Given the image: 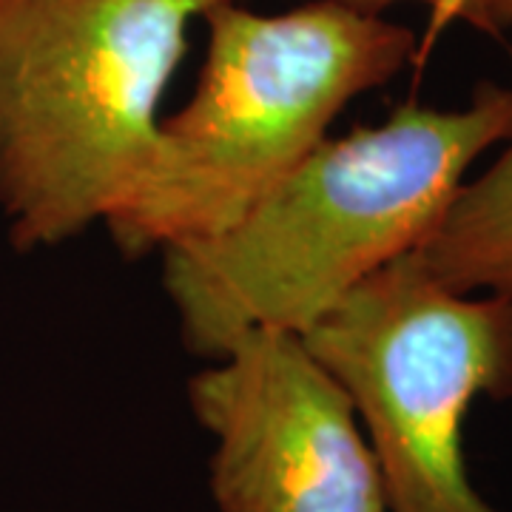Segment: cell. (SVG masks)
<instances>
[{"label":"cell","mask_w":512,"mask_h":512,"mask_svg":"<svg viewBox=\"0 0 512 512\" xmlns=\"http://www.w3.org/2000/svg\"><path fill=\"white\" fill-rule=\"evenodd\" d=\"M512 137V86L467 106L407 100L379 126L328 137L217 237L163 251L183 342L217 359L239 336H305L356 285L413 254L467 171Z\"/></svg>","instance_id":"cell-1"},{"label":"cell","mask_w":512,"mask_h":512,"mask_svg":"<svg viewBox=\"0 0 512 512\" xmlns=\"http://www.w3.org/2000/svg\"><path fill=\"white\" fill-rule=\"evenodd\" d=\"M200 23L208 40L194 94L160 117L137 180L106 217L126 256L237 225L328 140L356 97L419 60L413 29L339 0L276 15L217 0Z\"/></svg>","instance_id":"cell-2"},{"label":"cell","mask_w":512,"mask_h":512,"mask_svg":"<svg viewBox=\"0 0 512 512\" xmlns=\"http://www.w3.org/2000/svg\"><path fill=\"white\" fill-rule=\"evenodd\" d=\"M217 0H0V217L29 254L106 222Z\"/></svg>","instance_id":"cell-3"},{"label":"cell","mask_w":512,"mask_h":512,"mask_svg":"<svg viewBox=\"0 0 512 512\" xmlns=\"http://www.w3.org/2000/svg\"><path fill=\"white\" fill-rule=\"evenodd\" d=\"M302 339L356 410L387 512H501L470 481L464 419L512 399L510 296L453 291L407 254Z\"/></svg>","instance_id":"cell-4"},{"label":"cell","mask_w":512,"mask_h":512,"mask_svg":"<svg viewBox=\"0 0 512 512\" xmlns=\"http://www.w3.org/2000/svg\"><path fill=\"white\" fill-rule=\"evenodd\" d=\"M188 404L214 439L220 512H387L356 410L302 336H239L188 382Z\"/></svg>","instance_id":"cell-5"},{"label":"cell","mask_w":512,"mask_h":512,"mask_svg":"<svg viewBox=\"0 0 512 512\" xmlns=\"http://www.w3.org/2000/svg\"><path fill=\"white\" fill-rule=\"evenodd\" d=\"M501 146L478 177L458 185L413 254L453 291L512 299V137Z\"/></svg>","instance_id":"cell-6"},{"label":"cell","mask_w":512,"mask_h":512,"mask_svg":"<svg viewBox=\"0 0 512 512\" xmlns=\"http://www.w3.org/2000/svg\"><path fill=\"white\" fill-rule=\"evenodd\" d=\"M456 23H467L478 32L493 37L510 35V57H512V0H447L444 9L436 12L427 32H424V43L419 46V57L439 40L444 29L456 26Z\"/></svg>","instance_id":"cell-7"},{"label":"cell","mask_w":512,"mask_h":512,"mask_svg":"<svg viewBox=\"0 0 512 512\" xmlns=\"http://www.w3.org/2000/svg\"><path fill=\"white\" fill-rule=\"evenodd\" d=\"M339 3H345V6H353V9H362V12H373V15H382L387 6H393V3H424L427 9H430V18L444 9V3L447 0H339Z\"/></svg>","instance_id":"cell-8"}]
</instances>
